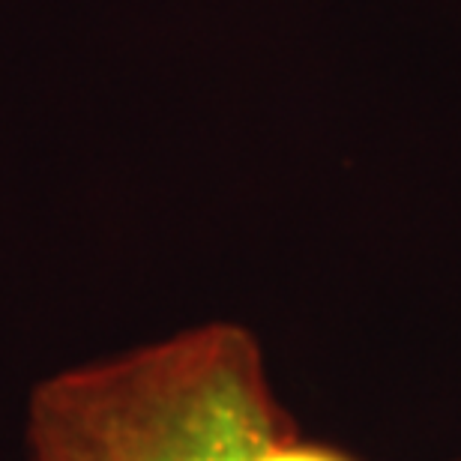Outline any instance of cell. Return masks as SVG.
Returning a JSON list of instances; mask_svg holds the SVG:
<instances>
[{
	"instance_id": "1",
	"label": "cell",
	"mask_w": 461,
	"mask_h": 461,
	"mask_svg": "<svg viewBox=\"0 0 461 461\" xmlns=\"http://www.w3.org/2000/svg\"><path fill=\"white\" fill-rule=\"evenodd\" d=\"M291 438L261 345L222 321L60 368L24 413L27 461H261Z\"/></svg>"
},
{
	"instance_id": "2",
	"label": "cell",
	"mask_w": 461,
	"mask_h": 461,
	"mask_svg": "<svg viewBox=\"0 0 461 461\" xmlns=\"http://www.w3.org/2000/svg\"><path fill=\"white\" fill-rule=\"evenodd\" d=\"M261 461H354V458L336 453V449H330V447L303 444L300 438H291V440H285V444L273 447Z\"/></svg>"
}]
</instances>
